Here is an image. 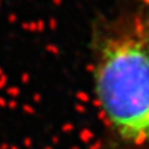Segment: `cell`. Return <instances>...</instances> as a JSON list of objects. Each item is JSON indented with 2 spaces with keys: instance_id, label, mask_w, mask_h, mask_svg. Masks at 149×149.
<instances>
[{
  "instance_id": "1",
  "label": "cell",
  "mask_w": 149,
  "mask_h": 149,
  "mask_svg": "<svg viewBox=\"0 0 149 149\" xmlns=\"http://www.w3.org/2000/svg\"><path fill=\"white\" fill-rule=\"evenodd\" d=\"M94 91L113 137L149 148V32L137 21L117 19L97 36Z\"/></svg>"
}]
</instances>
